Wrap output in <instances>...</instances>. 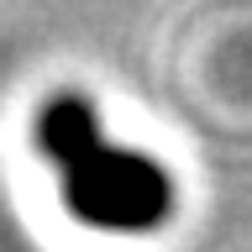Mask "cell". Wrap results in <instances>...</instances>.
Returning <instances> with one entry per match:
<instances>
[{"mask_svg":"<svg viewBox=\"0 0 252 252\" xmlns=\"http://www.w3.org/2000/svg\"><path fill=\"white\" fill-rule=\"evenodd\" d=\"M32 137L53 163L68 216L94 231H153L173 210V179L147 153H126L100 137V116L84 94H53Z\"/></svg>","mask_w":252,"mask_h":252,"instance_id":"6da1fadb","label":"cell"}]
</instances>
